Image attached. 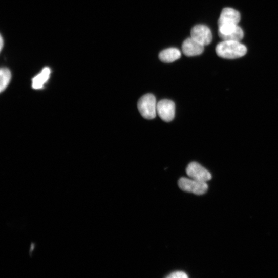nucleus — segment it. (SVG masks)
<instances>
[{
	"label": "nucleus",
	"mask_w": 278,
	"mask_h": 278,
	"mask_svg": "<svg viewBox=\"0 0 278 278\" xmlns=\"http://www.w3.org/2000/svg\"><path fill=\"white\" fill-rule=\"evenodd\" d=\"M11 79V73L7 68H2L0 72V90L4 91L9 85Z\"/></svg>",
	"instance_id": "12"
},
{
	"label": "nucleus",
	"mask_w": 278,
	"mask_h": 278,
	"mask_svg": "<svg viewBox=\"0 0 278 278\" xmlns=\"http://www.w3.org/2000/svg\"><path fill=\"white\" fill-rule=\"evenodd\" d=\"M178 185L182 191L198 196L205 194L208 190V185L206 182L199 181L191 178H180L178 180Z\"/></svg>",
	"instance_id": "2"
},
{
	"label": "nucleus",
	"mask_w": 278,
	"mask_h": 278,
	"mask_svg": "<svg viewBox=\"0 0 278 278\" xmlns=\"http://www.w3.org/2000/svg\"><path fill=\"white\" fill-rule=\"evenodd\" d=\"M4 47V40L2 36H1V39H0V48H1V50H2Z\"/></svg>",
	"instance_id": "14"
},
{
	"label": "nucleus",
	"mask_w": 278,
	"mask_h": 278,
	"mask_svg": "<svg viewBox=\"0 0 278 278\" xmlns=\"http://www.w3.org/2000/svg\"><path fill=\"white\" fill-rule=\"evenodd\" d=\"M217 55L223 58L237 59L243 57L247 53V48L239 41L223 40L216 47Z\"/></svg>",
	"instance_id": "1"
},
{
	"label": "nucleus",
	"mask_w": 278,
	"mask_h": 278,
	"mask_svg": "<svg viewBox=\"0 0 278 278\" xmlns=\"http://www.w3.org/2000/svg\"><path fill=\"white\" fill-rule=\"evenodd\" d=\"M51 74L49 68H45L41 72L35 76L32 80V87L35 89H39L43 87L44 84L48 80Z\"/></svg>",
	"instance_id": "11"
},
{
	"label": "nucleus",
	"mask_w": 278,
	"mask_h": 278,
	"mask_svg": "<svg viewBox=\"0 0 278 278\" xmlns=\"http://www.w3.org/2000/svg\"><path fill=\"white\" fill-rule=\"evenodd\" d=\"M175 105L168 100H163L157 103V113L164 121L170 122L175 117Z\"/></svg>",
	"instance_id": "7"
},
{
	"label": "nucleus",
	"mask_w": 278,
	"mask_h": 278,
	"mask_svg": "<svg viewBox=\"0 0 278 278\" xmlns=\"http://www.w3.org/2000/svg\"><path fill=\"white\" fill-rule=\"evenodd\" d=\"M157 103L152 94L143 96L139 101L138 108L142 116L146 119H154L157 113Z\"/></svg>",
	"instance_id": "3"
},
{
	"label": "nucleus",
	"mask_w": 278,
	"mask_h": 278,
	"mask_svg": "<svg viewBox=\"0 0 278 278\" xmlns=\"http://www.w3.org/2000/svg\"><path fill=\"white\" fill-rule=\"evenodd\" d=\"M241 20L240 13L237 10L226 8L224 9L218 20V26L238 25Z\"/></svg>",
	"instance_id": "8"
},
{
	"label": "nucleus",
	"mask_w": 278,
	"mask_h": 278,
	"mask_svg": "<svg viewBox=\"0 0 278 278\" xmlns=\"http://www.w3.org/2000/svg\"><path fill=\"white\" fill-rule=\"evenodd\" d=\"M219 35L223 40L239 41L244 37V32L239 26L219 27Z\"/></svg>",
	"instance_id": "5"
},
{
	"label": "nucleus",
	"mask_w": 278,
	"mask_h": 278,
	"mask_svg": "<svg viewBox=\"0 0 278 278\" xmlns=\"http://www.w3.org/2000/svg\"><path fill=\"white\" fill-rule=\"evenodd\" d=\"M186 172L189 177L201 181L207 182L212 178L211 173L199 163L193 162L187 167Z\"/></svg>",
	"instance_id": "6"
},
{
	"label": "nucleus",
	"mask_w": 278,
	"mask_h": 278,
	"mask_svg": "<svg viewBox=\"0 0 278 278\" xmlns=\"http://www.w3.org/2000/svg\"><path fill=\"white\" fill-rule=\"evenodd\" d=\"M205 46L199 44L191 37L185 39L182 44L183 54L188 57H193L202 54Z\"/></svg>",
	"instance_id": "9"
},
{
	"label": "nucleus",
	"mask_w": 278,
	"mask_h": 278,
	"mask_svg": "<svg viewBox=\"0 0 278 278\" xmlns=\"http://www.w3.org/2000/svg\"><path fill=\"white\" fill-rule=\"evenodd\" d=\"M181 56L180 51L176 48H168L161 51L159 55L160 60L165 63H171L179 59Z\"/></svg>",
	"instance_id": "10"
},
{
	"label": "nucleus",
	"mask_w": 278,
	"mask_h": 278,
	"mask_svg": "<svg viewBox=\"0 0 278 278\" xmlns=\"http://www.w3.org/2000/svg\"><path fill=\"white\" fill-rule=\"evenodd\" d=\"M168 278H188L187 274L182 271H176L166 276Z\"/></svg>",
	"instance_id": "13"
},
{
	"label": "nucleus",
	"mask_w": 278,
	"mask_h": 278,
	"mask_svg": "<svg viewBox=\"0 0 278 278\" xmlns=\"http://www.w3.org/2000/svg\"><path fill=\"white\" fill-rule=\"evenodd\" d=\"M191 37L204 46L210 44L213 38L210 29L203 25L196 26L192 29Z\"/></svg>",
	"instance_id": "4"
}]
</instances>
